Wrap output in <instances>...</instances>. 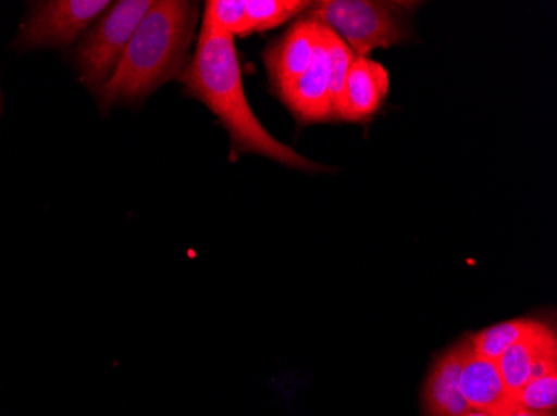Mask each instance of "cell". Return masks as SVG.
<instances>
[{
  "label": "cell",
  "mask_w": 557,
  "mask_h": 416,
  "mask_svg": "<svg viewBox=\"0 0 557 416\" xmlns=\"http://www.w3.org/2000/svg\"><path fill=\"white\" fill-rule=\"evenodd\" d=\"M471 350L469 338L447 350L434 362L422 390V405L428 416H462L471 412L459 387L462 363Z\"/></svg>",
  "instance_id": "obj_10"
},
{
  "label": "cell",
  "mask_w": 557,
  "mask_h": 416,
  "mask_svg": "<svg viewBox=\"0 0 557 416\" xmlns=\"http://www.w3.org/2000/svg\"><path fill=\"white\" fill-rule=\"evenodd\" d=\"M512 395H515L516 405L536 409V412H556L557 371L531 378Z\"/></svg>",
  "instance_id": "obj_16"
},
{
  "label": "cell",
  "mask_w": 557,
  "mask_h": 416,
  "mask_svg": "<svg viewBox=\"0 0 557 416\" xmlns=\"http://www.w3.org/2000/svg\"><path fill=\"white\" fill-rule=\"evenodd\" d=\"M389 93V72L369 58H356L347 72L341 121L368 124Z\"/></svg>",
  "instance_id": "obj_9"
},
{
  "label": "cell",
  "mask_w": 557,
  "mask_h": 416,
  "mask_svg": "<svg viewBox=\"0 0 557 416\" xmlns=\"http://www.w3.org/2000/svg\"><path fill=\"white\" fill-rule=\"evenodd\" d=\"M404 4L372 0H322L312 4L306 18L333 30L356 58L372 50L389 49L408 37Z\"/></svg>",
  "instance_id": "obj_3"
},
{
  "label": "cell",
  "mask_w": 557,
  "mask_h": 416,
  "mask_svg": "<svg viewBox=\"0 0 557 416\" xmlns=\"http://www.w3.org/2000/svg\"><path fill=\"white\" fill-rule=\"evenodd\" d=\"M306 0H246L250 34L265 33L311 9Z\"/></svg>",
  "instance_id": "obj_14"
},
{
  "label": "cell",
  "mask_w": 557,
  "mask_h": 416,
  "mask_svg": "<svg viewBox=\"0 0 557 416\" xmlns=\"http://www.w3.org/2000/svg\"><path fill=\"white\" fill-rule=\"evenodd\" d=\"M108 0H52L37 5L18 36V46L34 47L69 46L96 21L106 9Z\"/></svg>",
  "instance_id": "obj_5"
},
{
  "label": "cell",
  "mask_w": 557,
  "mask_h": 416,
  "mask_svg": "<svg viewBox=\"0 0 557 416\" xmlns=\"http://www.w3.org/2000/svg\"><path fill=\"white\" fill-rule=\"evenodd\" d=\"M199 9L194 2H152L111 79L97 90L104 111L115 102L144 99L186 68Z\"/></svg>",
  "instance_id": "obj_2"
},
{
  "label": "cell",
  "mask_w": 557,
  "mask_h": 416,
  "mask_svg": "<svg viewBox=\"0 0 557 416\" xmlns=\"http://www.w3.org/2000/svg\"><path fill=\"white\" fill-rule=\"evenodd\" d=\"M500 416H556V412H536V409H528L515 403L508 412H504Z\"/></svg>",
  "instance_id": "obj_17"
},
{
  "label": "cell",
  "mask_w": 557,
  "mask_h": 416,
  "mask_svg": "<svg viewBox=\"0 0 557 416\" xmlns=\"http://www.w3.org/2000/svg\"><path fill=\"white\" fill-rule=\"evenodd\" d=\"M322 36H324L325 49H327L331 111H333L334 121H341L344 86H346L347 72H349L356 54L339 36L324 25H322Z\"/></svg>",
  "instance_id": "obj_13"
},
{
  "label": "cell",
  "mask_w": 557,
  "mask_h": 416,
  "mask_svg": "<svg viewBox=\"0 0 557 416\" xmlns=\"http://www.w3.org/2000/svg\"><path fill=\"white\" fill-rule=\"evenodd\" d=\"M150 5L152 0L115 2L87 34L77 50L81 79L87 87L97 92L111 79Z\"/></svg>",
  "instance_id": "obj_4"
},
{
  "label": "cell",
  "mask_w": 557,
  "mask_h": 416,
  "mask_svg": "<svg viewBox=\"0 0 557 416\" xmlns=\"http://www.w3.org/2000/svg\"><path fill=\"white\" fill-rule=\"evenodd\" d=\"M459 387L471 412L500 416L515 405V395L504 383L497 363L475 355L472 349L462 363Z\"/></svg>",
  "instance_id": "obj_11"
},
{
  "label": "cell",
  "mask_w": 557,
  "mask_h": 416,
  "mask_svg": "<svg viewBox=\"0 0 557 416\" xmlns=\"http://www.w3.org/2000/svg\"><path fill=\"white\" fill-rule=\"evenodd\" d=\"M181 80L187 92L206 103L224 125L234 152L262 155L297 171H322V165L271 136L252 111L233 37L200 33L193 61L184 68Z\"/></svg>",
  "instance_id": "obj_1"
},
{
  "label": "cell",
  "mask_w": 557,
  "mask_h": 416,
  "mask_svg": "<svg viewBox=\"0 0 557 416\" xmlns=\"http://www.w3.org/2000/svg\"><path fill=\"white\" fill-rule=\"evenodd\" d=\"M504 383L516 393L531 378L557 371L556 333L546 324H537L521 342L496 360Z\"/></svg>",
  "instance_id": "obj_6"
},
{
  "label": "cell",
  "mask_w": 557,
  "mask_h": 416,
  "mask_svg": "<svg viewBox=\"0 0 557 416\" xmlns=\"http://www.w3.org/2000/svg\"><path fill=\"white\" fill-rule=\"evenodd\" d=\"M318 43L319 24L304 17L265 50V68L277 93L311 67Z\"/></svg>",
  "instance_id": "obj_7"
},
{
  "label": "cell",
  "mask_w": 557,
  "mask_h": 416,
  "mask_svg": "<svg viewBox=\"0 0 557 416\" xmlns=\"http://www.w3.org/2000/svg\"><path fill=\"white\" fill-rule=\"evenodd\" d=\"M462 416H490V415H484V413H479V412H468V413H466V415H462Z\"/></svg>",
  "instance_id": "obj_18"
},
{
  "label": "cell",
  "mask_w": 557,
  "mask_h": 416,
  "mask_svg": "<svg viewBox=\"0 0 557 416\" xmlns=\"http://www.w3.org/2000/svg\"><path fill=\"white\" fill-rule=\"evenodd\" d=\"M537 324L540 322L529 320V318H516V320L491 325L469 337V343L475 355L496 362L503 353L508 352L512 345L521 342L525 335L531 333Z\"/></svg>",
  "instance_id": "obj_12"
},
{
  "label": "cell",
  "mask_w": 557,
  "mask_h": 416,
  "mask_svg": "<svg viewBox=\"0 0 557 416\" xmlns=\"http://www.w3.org/2000/svg\"><path fill=\"white\" fill-rule=\"evenodd\" d=\"M294 117L302 124L334 121L329 93V59L322 25H319V43L311 67L278 92Z\"/></svg>",
  "instance_id": "obj_8"
},
{
  "label": "cell",
  "mask_w": 557,
  "mask_h": 416,
  "mask_svg": "<svg viewBox=\"0 0 557 416\" xmlns=\"http://www.w3.org/2000/svg\"><path fill=\"white\" fill-rule=\"evenodd\" d=\"M200 33L218 36H249V21L246 14V0H211L206 4L205 18Z\"/></svg>",
  "instance_id": "obj_15"
}]
</instances>
